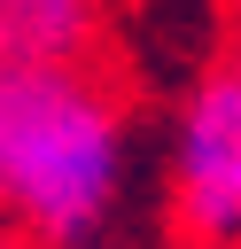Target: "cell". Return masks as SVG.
<instances>
[{
	"mask_svg": "<svg viewBox=\"0 0 241 249\" xmlns=\"http://www.w3.org/2000/svg\"><path fill=\"white\" fill-rule=\"evenodd\" d=\"M179 233L194 249H241V54L179 124Z\"/></svg>",
	"mask_w": 241,
	"mask_h": 249,
	"instance_id": "7a4b0ae2",
	"label": "cell"
},
{
	"mask_svg": "<svg viewBox=\"0 0 241 249\" xmlns=\"http://www.w3.org/2000/svg\"><path fill=\"white\" fill-rule=\"evenodd\" d=\"M86 39H93V0H0L8 70H70Z\"/></svg>",
	"mask_w": 241,
	"mask_h": 249,
	"instance_id": "3957f363",
	"label": "cell"
},
{
	"mask_svg": "<svg viewBox=\"0 0 241 249\" xmlns=\"http://www.w3.org/2000/svg\"><path fill=\"white\" fill-rule=\"evenodd\" d=\"M124 171L117 101L86 70H8L0 62V202L39 241H78L101 226Z\"/></svg>",
	"mask_w": 241,
	"mask_h": 249,
	"instance_id": "6da1fadb",
	"label": "cell"
},
{
	"mask_svg": "<svg viewBox=\"0 0 241 249\" xmlns=\"http://www.w3.org/2000/svg\"><path fill=\"white\" fill-rule=\"evenodd\" d=\"M0 249H8V233H0Z\"/></svg>",
	"mask_w": 241,
	"mask_h": 249,
	"instance_id": "277c9868",
	"label": "cell"
}]
</instances>
